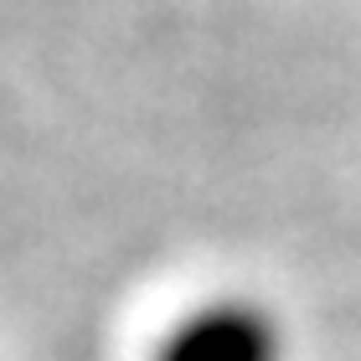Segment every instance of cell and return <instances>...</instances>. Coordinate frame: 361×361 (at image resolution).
Returning a JSON list of instances; mask_svg holds the SVG:
<instances>
[{
  "mask_svg": "<svg viewBox=\"0 0 361 361\" xmlns=\"http://www.w3.org/2000/svg\"><path fill=\"white\" fill-rule=\"evenodd\" d=\"M150 361H284V325L258 300L217 294L176 315Z\"/></svg>",
  "mask_w": 361,
  "mask_h": 361,
  "instance_id": "obj_1",
  "label": "cell"
}]
</instances>
